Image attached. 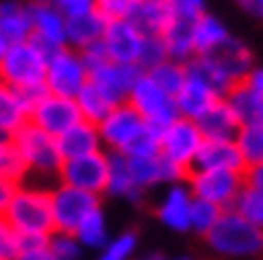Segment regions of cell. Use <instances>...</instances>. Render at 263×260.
Here are the masks:
<instances>
[{"label":"cell","instance_id":"cell-44","mask_svg":"<svg viewBox=\"0 0 263 260\" xmlns=\"http://www.w3.org/2000/svg\"><path fill=\"white\" fill-rule=\"evenodd\" d=\"M245 85L250 88L253 93L258 96V101L263 104V67H258V64H255V67H253V72L245 77Z\"/></svg>","mask_w":263,"mask_h":260},{"label":"cell","instance_id":"cell-30","mask_svg":"<svg viewBox=\"0 0 263 260\" xmlns=\"http://www.w3.org/2000/svg\"><path fill=\"white\" fill-rule=\"evenodd\" d=\"M74 239L85 247V252H88V250L99 252V250H104L106 244H109L112 231H109V218H106L104 207H96V210L90 212V215H88L80 226H77Z\"/></svg>","mask_w":263,"mask_h":260},{"label":"cell","instance_id":"cell-43","mask_svg":"<svg viewBox=\"0 0 263 260\" xmlns=\"http://www.w3.org/2000/svg\"><path fill=\"white\" fill-rule=\"evenodd\" d=\"M56 8L64 13V19H74L80 13H88L96 8V0H56Z\"/></svg>","mask_w":263,"mask_h":260},{"label":"cell","instance_id":"cell-1","mask_svg":"<svg viewBox=\"0 0 263 260\" xmlns=\"http://www.w3.org/2000/svg\"><path fill=\"white\" fill-rule=\"evenodd\" d=\"M99 135L106 154H117L125 159L160 154V130L146 125L128 104L115 106L99 122Z\"/></svg>","mask_w":263,"mask_h":260},{"label":"cell","instance_id":"cell-24","mask_svg":"<svg viewBox=\"0 0 263 260\" xmlns=\"http://www.w3.org/2000/svg\"><path fill=\"white\" fill-rule=\"evenodd\" d=\"M170 16H173L170 0H138L133 16H130V24L144 37H162L170 24Z\"/></svg>","mask_w":263,"mask_h":260},{"label":"cell","instance_id":"cell-27","mask_svg":"<svg viewBox=\"0 0 263 260\" xmlns=\"http://www.w3.org/2000/svg\"><path fill=\"white\" fill-rule=\"evenodd\" d=\"M106 22L101 16V11L99 6L93 11H88V13H80V16H74V19H67V32H69V48L74 51H85L90 48V45H96L101 43L104 32H106Z\"/></svg>","mask_w":263,"mask_h":260},{"label":"cell","instance_id":"cell-39","mask_svg":"<svg viewBox=\"0 0 263 260\" xmlns=\"http://www.w3.org/2000/svg\"><path fill=\"white\" fill-rule=\"evenodd\" d=\"M48 247L56 255V260H83L85 257V247L74 239V234H53Z\"/></svg>","mask_w":263,"mask_h":260},{"label":"cell","instance_id":"cell-17","mask_svg":"<svg viewBox=\"0 0 263 260\" xmlns=\"http://www.w3.org/2000/svg\"><path fill=\"white\" fill-rule=\"evenodd\" d=\"M144 43L146 37L130 22H109L101 37V45H104L106 56H109V61L122 64V67H136V69H138V61H141Z\"/></svg>","mask_w":263,"mask_h":260},{"label":"cell","instance_id":"cell-34","mask_svg":"<svg viewBox=\"0 0 263 260\" xmlns=\"http://www.w3.org/2000/svg\"><path fill=\"white\" fill-rule=\"evenodd\" d=\"M0 178L8 183H27V167L19 157V149L13 144V138L8 135H0Z\"/></svg>","mask_w":263,"mask_h":260},{"label":"cell","instance_id":"cell-45","mask_svg":"<svg viewBox=\"0 0 263 260\" xmlns=\"http://www.w3.org/2000/svg\"><path fill=\"white\" fill-rule=\"evenodd\" d=\"M245 186L258 191V194H263V165L247 167V170H245Z\"/></svg>","mask_w":263,"mask_h":260},{"label":"cell","instance_id":"cell-33","mask_svg":"<svg viewBox=\"0 0 263 260\" xmlns=\"http://www.w3.org/2000/svg\"><path fill=\"white\" fill-rule=\"evenodd\" d=\"M74 104H77V109H80V117L85 122H93V125H99V122L115 109V104L106 98L96 85H90V83L80 90V96L74 98Z\"/></svg>","mask_w":263,"mask_h":260},{"label":"cell","instance_id":"cell-20","mask_svg":"<svg viewBox=\"0 0 263 260\" xmlns=\"http://www.w3.org/2000/svg\"><path fill=\"white\" fill-rule=\"evenodd\" d=\"M218 101H223V98L215 93L208 83H202L197 74L186 72V83H183V88L176 96V109H178V117L199 122Z\"/></svg>","mask_w":263,"mask_h":260},{"label":"cell","instance_id":"cell-13","mask_svg":"<svg viewBox=\"0 0 263 260\" xmlns=\"http://www.w3.org/2000/svg\"><path fill=\"white\" fill-rule=\"evenodd\" d=\"M56 183H64L69 189L106 196V183H109V154L99 151V154H88L80 159H67L61 165V173Z\"/></svg>","mask_w":263,"mask_h":260},{"label":"cell","instance_id":"cell-22","mask_svg":"<svg viewBox=\"0 0 263 260\" xmlns=\"http://www.w3.org/2000/svg\"><path fill=\"white\" fill-rule=\"evenodd\" d=\"M0 32L8 45L32 40V3L0 0Z\"/></svg>","mask_w":263,"mask_h":260},{"label":"cell","instance_id":"cell-36","mask_svg":"<svg viewBox=\"0 0 263 260\" xmlns=\"http://www.w3.org/2000/svg\"><path fill=\"white\" fill-rule=\"evenodd\" d=\"M136 250H138V231L128 228V231L115 234L109 244L96 252L93 260H136Z\"/></svg>","mask_w":263,"mask_h":260},{"label":"cell","instance_id":"cell-11","mask_svg":"<svg viewBox=\"0 0 263 260\" xmlns=\"http://www.w3.org/2000/svg\"><path fill=\"white\" fill-rule=\"evenodd\" d=\"M48 199H51V215H53L56 234H74L77 226L96 207H101V196L69 189L64 183H53L48 189Z\"/></svg>","mask_w":263,"mask_h":260},{"label":"cell","instance_id":"cell-12","mask_svg":"<svg viewBox=\"0 0 263 260\" xmlns=\"http://www.w3.org/2000/svg\"><path fill=\"white\" fill-rule=\"evenodd\" d=\"M202 144L205 138L199 133V125L192 119L178 117L165 130H160V157H165L170 165H176L183 173H189L194 167Z\"/></svg>","mask_w":263,"mask_h":260},{"label":"cell","instance_id":"cell-2","mask_svg":"<svg viewBox=\"0 0 263 260\" xmlns=\"http://www.w3.org/2000/svg\"><path fill=\"white\" fill-rule=\"evenodd\" d=\"M253 67H255V58H253L250 45L231 35L229 43L221 45L215 53L192 58L186 64V72L197 74V77L202 83H208L221 98H226V93L231 88L245 83V77L253 72Z\"/></svg>","mask_w":263,"mask_h":260},{"label":"cell","instance_id":"cell-40","mask_svg":"<svg viewBox=\"0 0 263 260\" xmlns=\"http://www.w3.org/2000/svg\"><path fill=\"white\" fill-rule=\"evenodd\" d=\"M138 0H96L101 16L106 22H130Z\"/></svg>","mask_w":263,"mask_h":260},{"label":"cell","instance_id":"cell-23","mask_svg":"<svg viewBox=\"0 0 263 260\" xmlns=\"http://www.w3.org/2000/svg\"><path fill=\"white\" fill-rule=\"evenodd\" d=\"M59 141V151L61 157L67 159H80V157H88V154H99V151H104L101 146V135H99V125H93V122H85L80 119L74 128H69Z\"/></svg>","mask_w":263,"mask_h":260},{"label":"cell","instance_id":"cell-6","mask_svg":"<svg viewBox=\"0 0 263 260\" xmlns=\"http://www.w3.org/2000/svg\"><path fill=\"white\" fill-rule=\"evenodd\" d=\"M13 144H16L19 157L27 167V181L40 183V186H45V181H48V186H53L59 181L61 165H64V157H61V151H59V141L27 122V125L13 135Z\"/></svg>","mask_w":263,"mask_h":260},{"label":"cell","instance_id":"cell-51","mask_svg":"<svg viewBox=\"0 0 263 260\" xmlns=\"http://www.w3.org/2000/svg\"><path fill=\"white\" fill-rule=\"evenodd\" d=\"M167 260H197V257H192V255H178V257H167Z\"/></svg>","mask_w":263,"mask_h":260},{"label":"cell","instance_id":"cell-32","mask_svg":"<svg viewBox=\"0 0 263 260\" xmlns=\"http://www.w3.org/2000/svg\"><path fill=\"white\" fill-rule=\"evenodd\" d=\"M234 141L239 146V154L245 159V167L263 165V119L242 125Z\"/></svg>","mask_w":263,"mask_h":260},{"label":"cell","instance_id":"cell-19","mask_svg":"<svg viewBox=\"0 0 263 260\" xmlns=\"http://www.w3.org/2000/svg\"><path fill=\"white\" fill-rule=\"evenodd\" d=\"M138 77H141V69L106 61V64L90 69V80L88 83L96 85L115 106H120V104H128V96H130V90H133Z\"/></svg>","mask_w":263,"mask_h":260},{"label":"cell","instance_id":"cell-48","mask_svg":"<svg viewBox=\"0 0 263 260\" xmlns=\"http://www.w3.org/2000/svg\"><path fill=\"white\" fill-rule=\"evenodd\" d=\"M239 8H242L245 13H250L253 19L263 22V0H242Z\"/></svg>","mask_w":263,"mask_h":260},{"label":"cell","instance_id":"cell-47","mask_svg":"<svg viewBox=\"0 0 263 260\" xmlns=\"http://www.w3.org/2000/svg\"><path fill=\"white\" fill-rule=\"evenodd\" d=\"M13 194H16V183H8V181L0 178V218L6 215V210H8V205L13 199Z\"/></svg>","mask_w":263,"mask_h":260},{"label":"cell","instance_id":"cell-7","mask_svg":"<svg viewBox=\"0 0 263 260\" xmlns=\"http://www.w3.org/2000/svg\"><path fill=\"white\" fill-rule=\"evenodd\" d=\"M170 8H173V16L162 35L167 58L189 64L194 58V24L208 11V6L202 0H170Z\"/></svg>","mask_w":263,"mask_h":260},{"label":"cell","instance_id":"cell-14","mask_svg":"<svg viewBox=\"0 0 263 260\" xmlns=\"http://www.w3.org/2000/svg\"><path fill=\"white\" fill-rule=\"evenodd\" d=\"M80 119L83 117H80V109H77L74 98H61V96L45 93L43 98H37L29 106V125L40 128L51 138H61Z\"/></svg>","mask_w":263,"mask_h":260},{"label":"cell","instance_id":"cell-46","mask_svg":"<svg viewBox=\"0 0 263 260\" xmlns=\"http://www.w3.org/2000/svg\"><path fill=\"white\" fill-rule=\"evenodd\" d=\"M16 260H56V255L51 252V247H32V250H22L16 255Z\"/></svg>","mask_w":263,"mask_h":260},{"label":"cell","instance_id":"cell-35","mask_svg":"<svg viewBox=\"0 0 263 260\" xmlns=\"http://www.w3.org/2000/svg\"><path fill=\"white\" fill-rule=\"evenodd\" d=\"M144 74H149V77L157 83L167 96H178V90L183 88V83H186V64H178V61H173V58H167V61H162L160 67H154L152 72H144Z\"/></svg>","mask_w":263,"mask_h":260},{"label":"cell","instance_id":"cell-10","mask_svg":"<svg viewBox=\"0 0 263 260\" xmlns=\"http://www.w3.org/2000/svg\"><path fill=\"white\" fill-rule=\"evenodd\" d=\"M128 106L136 109V114L141 117L146 125H152L154 130H165L170 122L178 119L176 98L167 96L165 90L154 83L149 74H144V72H141V77L136 80V85L130 90Z\"/></svg>","mask_w":263,"mask_h":260},{"label":"cell","instance_id":"cell-15","mask_svg":"<svg viewBox=\"0 0 263 260\" xmlns=\"http://www.w3.org/2000/svg\"><path fill=\"white\" fill-rule=\"evenodd\" d=\"M192 205L194 196L189 191L186 183H173V186H165L157 205H154V215L157 221L173 234H189L192 231Z\"/></svg>","mask_w":263,"mask_h":260},{"label":"cell","instance_id":"cell-31","mask_svg":"<svg viewBox=\"0 0 263 260\" xmlns=\"http://www.w3.org/2000/svg\"><path fill=\"white\" fill-rule=\"evenodd\" d=\"M226 104H229V109L237 114V119L242 122V125H247V122H258V119H263V104L258 101V96L253 93L250 88H247L245 83H239L237 88H231L229 93H226V98H223Z\"/></svg>","mask_w":263,"mask_h":260},{"label":"cell","instance_id":"cell-4","mask_svg":"<svg viewBox=\"0 0 263 260\" xmlns=\"http://www.w3.org/2000/svg\"><path fill=\"white\" fill-rule=\"evenodd\" d=\"M8 226L16 231L19 239H43L48 242L53 231V215H51V199H48V186L40 183H22L16 186V194L6 210Z\"/></svg>","mask_w":263,"mask_h":260},{"label":"cell","instance_id":"cell-21","mask_svg":"<svg viewBox=\"0 0 263 260\" xmlns=\"http://www.w3.org/2000/svg\"><path fill=\"white\" fill-rule=\"evenodd\" d=\"M197 170H226V173H245V159L239 154L237 141H205L194 162Z\"/></svg>","mask_w":263,"mask_h":260},{"label":"cell","instance_id":"cell-37","mask_svg":"<svg viewBox=\"0 0 263 260\" xmlns=\"http://www.w3.org/2000/svg\"><path fill=\"white\" fill-rule=\"evenodd\" d=\"M231 210H234L239 218H245L247 223H253L255 228H263V194L245 186Z\"/></svg>","mask_w":263,"mask_h":260},{"label":"cell","instance_id":"cell-49","mask_svg":"<svg viewBox=\"0 0 263 260\" xmlns=\"http://www.w3.org/2000/svg\"><path fill=\"white\" fill-rule=\"evenodd\" d=\"M6 51H8V40L3 37V32H0V61H3V56H6Z\"/></svg>","mask_w":263,"mask_h":260},{"label":"cell","instance_id":"cell-41","mask_svg":"<svg viewBox=\"0 0 263 260\" xmlns=\"http://www.w3.org/2000/svg\"><path fill=\"white\" fill-rule=\"evenodd\" d=\"M162 61H167V51H165L162 37H146L144 51H141V61H138V69L152 72L154 67H160Z\"/></svg>","mask_w":263,"mask_h":260},{"label":"cell","instance_id":"cell-5","mask_svg":"<svg viewBox=\"0 0 263 260\" xmlns=\"http://www.w3.org/2000/svg\"><path fill=\"white\" fill-rule=\"evenodd\" d=\"M205 244L221 260H255L263 255V228L247 223L234 210H226L205 236Z\"/></svg>","mask_w":263,"mask_h":260},{"label":"cell","instance_id":"cell-38","mask_svg":"<svg viewBox=\"0 0 263 260\" xmlns=\"http://www.w3.org/2000/svg\"><path fill=\"white\" fill-rule=\"evenodd\" d=\"M221 215H223V210H218L215 205H208V202L194 199V205H192V231L205 239L213 228H215V223L221 221Z\"/></svg>","mask_w":263,"mask_h":260},{"label":"cell","instance_id":"cell-25","mask_svg":"<svg viewBox=\"0 0 263 260\" xmlns=\"http://www.w3.org/2000/svg\"><path fill=\"white\" fill-rule=\"evenodd\" d=\"M229 37H231L229 24L218 16V13L205 11L202 16H199V22L194 24V58L215 53L221 45L229 43Z\"/></svg>","mask_w":263,"mask_h":260},{"label":"cell","instance_id":"cell-29","mask_svg":"<svg viewBox=\"0 0 263 260\" xmlns=\"http://www.w3.org/2000/svg\"><path fill=\"white\" fill-rule=\"evenodd\" d=\"M197 125H199V133H202L205 141H234L239 128H242V122L229 109L226 101H218Z\"/></svg>","mask_w":263,"mask_h":260},{"label":"cell","instance_id":"cell-9","mask_svg":"<svg viewBox=\"0 0 263 260\" xmlns=\"http://www.w3.org/2000/svg\"><path fill=\"white\" fill-rule=\"evenodd\" d=\"M90 74L83 61V53L74 48H61L48 53V67H45V90L51 96L61 98H77L80 90L88 85Z\"/></svg>","mask_w":263,"mask_h":260},{"label":"cell","instance_id":"cell-8","mask_svg":"<svg viewBox=\"0 0 263 260\" xmlns=\"http://www.w3.org/2000/svg\"><path fill=\"white\" fill-rule=\"evenodd\" d=\"M192 196L199 202L215 205L218 210H231L237 202L239 191L245 189V173H226V170H192L186 173V181Z\"/></svg>","mask_w":263,"mask_h":260},{"label":"cell","instance_id":"cell-16","mask_svg":"<svg viewBox=\"0 0 263 260\" xmlns=\"http://www.w3.org/2000/svg\"><path fill=\"white\" fill-rule=\"evenodd\" d=\"M32 43L40 45L45 53L69 48L67 19L56 8V3H32Z\"/></svg>","mask_w":263,"mask_h":260},{"label":"cell","instance_id":"cell-50","mask_svg":"<svg viewBox=\"0 0 263 260\" xmlns=\"http://www.w3.org/2000/svg\"><path fill=\"white\" fill-rule=\"evenodd\" d=\"M136 260H167V257H162L160 252H152V255H144V257H136Z\"/></svg>","mask_w":263,"mask_h":260},{"label":"cell","instance_id":"cell-18","mask_svg":"<svg viewBox=\"0 0 263 260\" xmlns=\"http://www.w3.org/2000/svg\"><path fill=\"white\" fill-rule=\"evenodd\" d=\"M128 167H130V175L136 181V186L141 189L144 194L186 181V173L178 170L176 165H170L160 154H154V157H133V159H128Z\"/></svg>","mask_w":263,"mask_h":260},{"label":"cell","instance_id":"cell-3","mask_svg":"<svg viewBox=\"0 0 263 260\" xmlns=\"http://www.w3.org/2000/svg\"><path fill=\"white\" fill-rule=\"evenodd\" d=\"M45 67H48V53L32 40L8 45V51L0 61V80L13 88L19 96H24L32 106L43 98L45 90Z\"/></svg>","mask_w":263,"mask_h":260},{"label":"cell","instance_id":"cell-42","mask_svg":"<svg viewBox=\"0 0 263 260\" xmlns=\"http://www.w3.org/2000/svg\"><path fill=\"white\" fill-rule=\"evenodd\" d=\"M16 255H19V236L6 218H0V260H16Z\"/></svg>","mask_w":263,"mask_h":260},{"label":"cell","instance_id":"cell-28","mask_svg":"<svg viewBox=\"0 0 263 260\" xmlns=\"http://www.w3.org/2000/svg\"><path fill=\"white\" fill-rule=\"evenodd\" d=\"M29 122V101L0 80V135L13 138Z\"/></svg>","mask_w":263,"mask_h":260},{"label":"cell","instance_id":"cell-26","mask_svg":"<svg viewBox=\"0 0 263 260\" xmlns=\"http://www.w3.org/2000/svg\"><path fill=\"white\" fill-rule=\"evenodd\" d=\"M106 196L120 199L125 205H144V199H146V194L136 186L125 157L109 154V183H106Z\"/></svg>","mask_w":263,"mask_h":260}]
</instances>
